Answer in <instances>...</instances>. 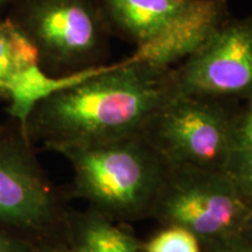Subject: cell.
I'll return each instance as SVG.
<instances>
[{
  "mask_svg": "<svg viewBox=\"0 0 252 252\" xmlns=\"http://www.w3.org/2000/svg\"><path fill=\"white\" fill-rule=\"evenodd\" d=\"M178 91L174 68L125 59L99 65L81 81L41 99L24 131L58 151L144 134Z\"/></svg>",
  "mask_w": 252,
  "mask_h": 252,
  "instance_id": "1",
  "label": "cell"
},
{
  "mask_svg": "<svg viewBox=\"0 0 252 252\" xmlns=\"http://www.w3.org/2000/svg\"><path fill=\"white\" fill-rule=\"evenodd\" d=\"M82 193L115 220L152 215L169 167L143 134L61 150Z\"/></svg>",
  "mask_w": 252,
  "mask_h": 252,
  "instance_id": "2",
  "label": "cell"
},
{
  "mask_svg": "<svg viewBox=\"0 0 252 252\" xmlns=\"http://www.w3.org/2000/svg\"><path fill=\"white\" fill-rule=\"evenodd\" d=\"M9 19L35 47L42 70L55 77L99 67L111 27L99 0H21Z\"/></svg>",
  "mask_w": 252,
  "mask_h": 252,
  "instance_id": "3",
  "label": "cell"
},
{
  "mask_svg": "<svg viewBox=\"0 0 252 252\" xmlns=\"http://www.w3.org/2000/svg\"><path fill=\"white\" fill-rule=\"evenodd\" d=\"M235 124L220 100L178 91L143 135L173 171L228 172Z\"/></svg>",
  "mask_w": 252,
  "mask_h": 252,
  "instance_id": "4",
  "label": "cell"
},
{
  "mask_svg": "<svg viewBox=\"0 0 252 252\" xmlns=\"http://www.w3.org/2000/svg\"><path fill=\"white\" fill-rule=\"evenodd\" d=\"M152 216L188 230L201 245L252 228V206L228 172L169 169Z\"/></svg>",
  "mask_w": 252,
  "mask_h": 252,
  "instance_id": "5",
  "label": "cell"
},
{
  "mask_svg": "<svg viewBox=\"0 0 252 252\" xmlns=\"http://www.w3.org/2000/svg\"><path fill=\"white\" fill-rule=\"evenodd\" d=\"M179 91L220 100L252 97V15L225 19L194 54L174 68Z\"/></svg>",
  "mask_w": 252,
  "mask_h": 252,
  "instance_id": "6",
  "label": "cell"
},
{
  "mask_svg": "<svg viewBox=\"0 0 252 252\" xmlns=\"http://www.w3.org/2000/svg\"><path fill=\"white\" fill-rule=\"evenodd\" d=\"M226 11L228 0H193L171 27L151 42L137 47L127 59L156 68H174L212 36L226 19Z\"/></svg>",
  "mask_w": 252,
  "mask_h": 252,
  "instance_id": "7",
  "label": "cell"
},
{
  "mask_svg": "<svg viewBox=\"0 0 252 252\" xmlns=\"http://www.w3.org/2000/svg\"><path fill=\"white\" fill-rule=\"evenodd\" d=\"M52 203L36 178L23 146L0 137V219L34 224L46 220Z\"/></svg>",
  "mask_w": 252,
  "mask_h": 252,
  "instance_id": "8",
  "label": "cell"
},
{
  "mask_svg": "<svg viewBox=\"0 0 252 252\" xmlns=\"http://www.w3.org/2000/svg\"><path fill=\"white\" fill-rule=\"evenodd\" d=\"M110 26L144 46L172 26L193 0H99Z\"/></svg>",
  "mask_w": 252,
  "mask_h": 252,
  "instance_id": "9",
  "label": "cell"
},
{
  "mask_svg": "<svg viewBox=\"0 0 252 252\" xmlns=\"http://www.w3.org/2000/svg\"><path fill=\"white\" fill-rule=\"evenodd\" d=\"M41 68L39 55L31 40L11 19L0 20V96L24 76Z\"/></svg>",
  "mask_w": 252,
  "mask_h": 252,
  "instance_id": "10",
  "label": "cell"
},
{
  "mask_svg": "<svg viewBox=\"0 0 252 252\" xmlns=\"http://www.w3.org/2000/svg\"><path fill=\"white\" fill-rule=\"evenodd\" d=\"M139 242L105 216L88 220L78 252H139Z\"/></svg>",
  "mask_w": 252,
  "mask_h": 252,
  "instance_id": "11",
  "label": "cell"
},
{
  "mask_svg": "<svg viewBox=\"0 0 252 252\" xmlns=\"http://www.w3.org/2000/svg\"><path fill=\"white\" fill-rule=\"evenodd\" d=\"M252 172V97L248 108L236 119L228 173L234 178Z\"/></svg>",
  "mask_w": 252,
  "mask_h": 252,
  "instance_id": "12",
  "label": "cell"
},
{
  "mask_svg": "<svg viewBox=\"0 0 252 252\" xmlns=\"http://www.w3.org/2000/svg\"><path fill=\"white\" fill-rule=\"evenodd\" d=\"M144 252H202V245L188 230L165 226L144 245Z\"/></svg>",
  "mask_w": 252,
  "mask_h": 252,
  "instance_id": "13",
  "label": "cell"
},
{
  "mask_svg": "<svg viewBox=\"0 0 252 252\" xmlns=\"http://www.w3.org/2000/svg\"><path fill=\"white\" fill-rule=\"evenodd\" d=\"M250 230H245L202 245V252H252V235H250Z\"/></svg>",
  "mask_w": 252,
  "mask_h": 252,
  "instance_id": "14",
  "label": "cell"
},
{
  "mask_svg": "<svg viewBox=\"0 0 252 252\" xmlns=\"http://www.w3.org/2000/svg\"><path fill=\"white\" fill-rule=\"evenodd\" d=\"M232 178H234V176H232ZM234 179L235 181L237 182L239 190L242 191L243 196L247 198L248 202L252 206V172L248 173V174L237 176V178Z\"/></svg>",
  "mask_w": 252,
  "mask_h": 252,
  "instance_id": "15",
  "label": "cell"
},
{
  "mask_svg": "<svg viewBox=\"0 0 252 252\" xmlns=\"http://www.w3.org/2000/svg\"><path fill=\"white\" fill-rule=\"evenodd\" d=\"M11 2H12V0H0V12H1L4 8L7 7Z\"/></svg>",
  "mask_w": 252,
  "mask_h": 252,
  "instance_id": "16",
  "label": "cell"
},
{
  "mask_svg": "<svg viewBox=\"0 0 252 252\" xmlns=\"http://www.w3.org/2000/svg\"><path fill=\"white\" fill-rule=\"evenodd\" d=\"M0 252H4V248H2L1 243H0Z\"/></svg>",
  "mask_w": 252,
  "mask_h": 252,
  "instance_id": "17",
  "label": "cell"
}]
</instances>
